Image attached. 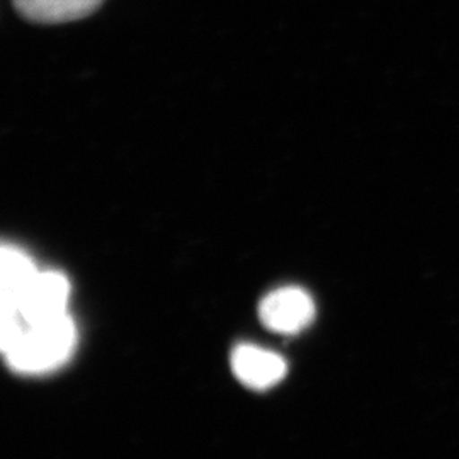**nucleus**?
<instances>
[{
  "label": "nucleus",
  "mask_w": 459,
  "mask_h": 459,
  "mask_svg": "<svg viewBox=\"0 0 459 459\" xmlns=\"http://www.w3.org/2000/svg\"><path fill=\"white\" fill-rule=\"evenodd\" d=\"M77 345V328L70 315L24 324L14 345L5 351L11 368L26 375L48 373L68 361Z\"/></svg>",
  "instance_id": "obj_1"
},
{
  "label": "nucleus",
  "mask_w": 459,
  "mask_h": 459,
  "mask_svg": "<svg viewBox=\"0 0 459 459\" xmlns=\"http://www.w3.org/2000/svg\"><path fill=\"white\" fill-rule=\"evenodd\" d=\"M259 315L269 330L279 333H296L312 324L315 303L307 291L288 286L265 296Z\"/></svg>",
  "instance_id": "obj_2"
},
{
  "label": "nucleus",
  "mask_w": 459,
  "mask_h": 459,
  "mask_svg": "<svg viewBox=\"0 0 459 459\" xmlns=\"http://www.w3.org/2000/svg\"><path fill=\"white\" fill-rule=\"evenodd\" d=\"M70 282L56 271L38 273L21 299L19 315L24 324L43 322L66 315Z\"/></svg>",
  "instance_id": "obj_3"
},
{
  "label": "nucleus",
  "mask_w": 459,
  "mask_h": 459,
  "mask_svg": "<svg viewBox=\"0 0 459 459\" xmlns=\"http://www.w3.org/2000/svg\"><path fill=\"white\" fill-rule=\"evenodd\" d=\"M231 368L235 377L255 390L271 388L286 375V362L279 354L255 345L237 347L231 356Z\"/></svg>",
  "instance_id": "obj_4"
},
{
  "label": "nucleus",
  "mask_w": 459,
  "mask_h": 459,
  "mask_svg": "<svg viewBox=\"0 0 459 459\" xmlns=\"http://www.w3.org/2000/svg\"><path fill=\"white\" fill-rule=\"evenodd\" d=\"M2 316H21V299L33 282L36 269L31 257L14 246L2 247Z\"/></svg>",
  "instance_id": "obj_5"
},
{
  "label": "nucleus",
  "mask_w": 459,
  "mask_h": 459,
  "mask_svg": "<svg viewBox=\"0 0 459 459\" xmlns=\"http://www.w3.org/2000/svg\"><path fill=\"white\" fill-rule=\"evenodd\" d=\"M102 0H14L17 11L34 22L58 24L91 16Z\"/></svg>",
  "instance_id": "obj_6"
}]
</instances>
